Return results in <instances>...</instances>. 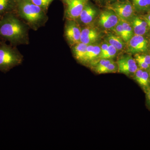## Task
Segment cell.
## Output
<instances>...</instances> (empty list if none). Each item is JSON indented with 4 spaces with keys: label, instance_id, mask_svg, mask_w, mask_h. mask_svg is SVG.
I'll return each mask as SVG.
<instances>
[{
    "label": "cell",
    "instance_id": "5bb4252c",
    "mask_svg": "<svg viewBox=\"0 0 150 150\" xmlns=\"http://www.w3.org/2000/svg\"><path fill=\"white\" fill-rule=\"evenodd\" d=\"M100 51L101 50L100 46L92 45H88L86 64L93 62L96 59L99 58Z\"/></svg>",
    "mask_w": 150,
    "mask_h": 150
},
{
    "label": "cell",
    "instance_id": "7a4b0ae2",
    "mask_svg": "<svg viewBox=\"0 0 150 150\" xmlns=\"http://www.w3.org/2000/svg\"><path fill=\"white\" fill-rule=\"evenodd\" d=\"M19 15L33 26H37L46 18L44 11L30 0H18Z\"/></svg>",
    "mask_w": 150,
    "mask_h": 150
},
{
    "label": "cell",
    "instance_id": "83f0119b",
    "mask_svg": "<svg viewBox=\"0 0 150 150\" xmlns=\"http://www.w3.org/2000/svg\"><path fill=\"white\" fill-rule=\"evenodd\" d=\"M146 93L147 99L149 105H150V89H148L146 90Z\"/></svg>",
    "mask_w": 150,
    "mask_h": 150
},
{
    "label": "cell",
    "instance_id": "4fadbf2b",
    "mask_svg": "<svg viewBox=\"0 0 150 150\" xmlns=\"http://www.w3.org/2000/svg\"><path fill=\"white\" fill-rule=\"evenodd\" d=\"M73 46V54L75 59L81 64H86L88 45L80 42Z\"/></svg>",
    "mask_w": 150,
    "mask_h": 150
},
{
    "label": "cell",
    "instance_id": "d6986e66",
    "mask_svg": "<svg viewBox=\"0 0 150 150\" xmlns=\"http://www.w3.org/2000/svg\"><path fill=\"white\" fill-rule=\"evenodd\" d=\"M113 61L111 59H100L96 66L95 71L98 74H102L105 69L109 64Z\"/></svg>",
    "mask_w": 150,
    "mask_h": 150
},
{
    "label": "cell",
    "instance_id": "e0dca14e",
    "mask_svg": "<svg viewBox=\"0 0 150 150\" xmlns=\"http://www.w3.org/2000/svg\"><path fill=\"white\" fill-rule=\"evenodd\" d=\"M123 31L126 38V42H128L129 40L134 36V33L131 25L129 21L121 20Z\"/></svg>",
    "mask_w": 150,
    "mask_h": 150
},
{
    "label": "cell",
    "instance_id": "4316f807",
    "mask_svg": "<svg viewBox=\"0 0 150 150\" xmlns=\"http://www.w3.org/2000/svg\"><path fill=\"white\" fill-rule=\"evenodd\" d=\"M144 19L147 23L148 26L150 29V13H148L145 16H144Z\"/></svg>",
    "mask_w": 150,
    "mask_h": 150
},
{
    "label": "cell",
    "instance_id": "7402d4cb",
    "mask_svg": "<svg viewBox=\"0 0 150 150\" xmlns=\"http://www.w3.org/2000/svg\"><path fill=\"white\" fill-rule=\"evenodd\" d=\"M112 30L118 36L121 38L124 42H126V36L124 34L122 23L120 20L118 23L115 25V27L112 28Z\"/></svg>",
    "mask_w": 150,
    "mask_h": 150
},
{
    "label": "cell",
    "instance_id": "277c9868",
    "mask_svg": "<svg viewBox=\"0 0 150 150\" xmlns=\"http://www.w3.org/2000/svg\"><path fill=\"white\" fill-rule=\"evenodd\" d=\"M108 9L114 12L120 20L129 21L134 16L135 11L129 0L118 1L109 5Z\"/></svg>",
    "mask_w": 150,
    "mask_h": 150
},
{
    "label": "cell",
    "instance_id": "30bf717a",
    "mask_svg": "<svg viewBox=\"0 0 150 150\" xmlns=\"http://www.w3.org/2000/svg\"><path fill=\"white\" fill-rule=\"evenodd\" d=\"M129 21L135 35H144L147 33L149 27L144 18L134 16Z\"/></svg>",
    "mask_w": 150,
    "mask_h": 150
},
{
    "label": "cell",
    "instance_id": "52a82bcc",
    "mask_svg": "<svg viewBox=\"0 0 150 150\" xmlns=\"http://www.w3.org/2000/svg\"><path fill=\"white\" fill-rule=\"evenodd\" d=\"M89 0H69L66 4L67 5L66 17L68 20H76L79 18L84 8Z\"/></svg>",
    "mask_w": 150,
    "mask_h": 150
},
{
    "label": "cell",
    "instance_id": "ffe728a7",
    "mask_svg": "<svg viewBox=\"0 0 150 150\" xmlns=\"http://www.w3.org/2000/svg\"><path fill=\"white\" fill-rule=\"evenodd\" d=\"M138 83L146 90L149 88L150 85V79L149 75L148 72L146 71H143L142 77Z\"/></svg>",
    "mask_w": 150,
    "mask_h": 150
},
{
    "label": "cell",
    "instance_id": "ac0fdd59",
    "mask_svg": "<svg viewBox=\"0 0 150 150\" xmlns=\"http://www.w3.org/2000/svg\"><path fill=\"white\" fill-rule=\"evenodd\" d=\"M117 50L114 47L109 44L107 50L103 54L100 55V59H111L114 58L116 56Z\"/></svg>",
    "mask_w": 150,
    "mask_h": 150
},
{
    "label": "cell",
    "instance_id": "44dd1931",
    "mask_svg": "<svg viewBox=\"0 0 150 150\" xmlns=\"http://www.w3.org/2000/svg\"><path fill=\"white\" fill-rule=\"evenodd\" d=\"M33 4L39 7L43 10L47 9L51 3L54 0H30Z\"/></svg>",
    "mask_w": 150,
    "mask_h": 150
},
{
    "label": "cell",
    "instance_id": "9a60e30c",
    "mask_svg": "<svg viewBox=\"0 0 150 150\" xmlns=\"http://www.w3.org/2000/svg\"><path fill=\"white\" fill-rule=\"evenodd\" d=\"M135 11L146 12L150 11V0H129Z\"/></svg>",
    "mask_w": 150,
    "mask_h": 150
},
{
    "label": "cell",
    "instance_id": "6da1fadb",
    "mask_svg": "<svg viewBox=\"0 0 150 150\" xmlns=\"http://www.w3.org/2000/svg\"><path fill=\"white\" fill-rule=\"evenodd\" d=\"M27 35L24 25L13 15H6L0 21V35L11 43L23 42Z\"/></svg>",
    "mask_w": 150,
    "mask_h": 150
},
{
    "label": "cell",
    "instance_id": "d4e9b609",
    "mask_svg": "<svg viewBox=\"0 0 150 150\" xmlns=\"http://www.w3.org/2000/svg\"><path fill=\"white\" fill-rule=\"evenodd\" d=\"M134 58L139 59L150 66V55L136 54L134 56Z\"/></svg>",
    "mask_w": 150,
    "mask_h": 150
},
{
    "label": "cell",
    "instance_id": "5b68a950",
    "mask_svg": "<svg viewBox=\"0 0 150 150\" xmlns=\"http://www.w3.org/2000/svg\"><path fill=\"white\" fill-rule=\"evenodd\" d=\"M81 29L75 20H69L65 27V35L71 46L80 42Z\"/></svg>",
    "mask_w": 150,
    "mask_h": 150
},
{
    "label": "cell",
    "instance_id": "8fae6325",
    "mask_svg": "<svg viewBox=\"0 0 150 150\" xmlns=\"http://www.w3.org/2000/svg\"><path fill=\"white\" fill-rule=\"evenodd\" d=\"M99 38V34L94 28L86 27L81 29L80 42L86 45L95 43Z\"/></svg>",
    "mask_w": 150,
    "mask_h": 150
},
{
    "label": "cell",
    "instance_id": "7c38bea8",
    "mask_svg": "<svg viewBox=\"0 0 150 150\" xmlns=\"http://www.w3.org/2000/svg\"><path fill=\"white\" fill-rule=\"evenodd\" d=\"M96 15V10L88 2L84 8L79 18L83 24H89L93 21Z\"/></svg>",
    "mask_w": 150,
    "mask_h": 150
},
{
    "label": "cell",
    "instance_id": "f546056e",
    "mask_svg": "<svg viewBox=\"0 0 150 150\" xmlns=\"http://www.w3.org/2000/svg\"><path fill=\"white\" fill-rule=\"evenodd\" d=\"M149 77H150V70H149Z\"/></svg>",
    "mask_w": 150,
    "mask_h": 150
},
{
    "label": "cell",
    "instance_id": "2e32d148",
    "mask_svg": "<svg viewBox=\"0 0 150 150\" xmlns=\"http://www.w3.org/2000/svg\"><path fill=\"white\" fill-rule=\"evenodd\" d=\"M106 41L110 45L114 46L117 51L122 50L124 47V41L120 36L112 33H109L106 37Z\"/></svg>",
    "mask_w": 150,
    "mask_h": 150
},
{
    "label": "cell",
    "instance_id": "f1b7e54d",
    "mask_svg": "<svg viewBox=\"0 0 150 150\" xmlns=\"http://www.w3.org/2000/svg\"><path fill=\"white\" fill-rule=\"evenodd\" d=\"M69 1V0H64V1L65 2L67 3V1Z\"/></svg>",
    "mask_w": 150,
    "mask_h": 150
},
{
    "label": "cell",
    "instance_id": "8992f818",
    "mask_svg": "<svg viewBox=\"0 0 150 150\" xmlns=\"http://www.w3.org/2000/svg\"><path fill=\"white\" fill-rule=\"evenodd\" d=\"M118 72L129 76L134 75L138 69L137 63L131 55H126L118 59L117 62Z\"/></svg>",
    "mask_w": 150,
    "mask_h": 150
},
{
    "label": "cell",
    "instance_id": "484cf974",
    "mask_svg": "<svg viewBox=\"0 0 150 150\" xmlns=\"http://www.w3.org/2000/svg\"><path fill=\"white\" fill-rule=\"evenodd\" d=\"M134 59H135L137 64H138L139 67H140V69H142L146 70L150 68V65L146 64V63L142 61V60L137 59V58H134Z\"/></svg>",
    "mask_w": 150,
    "mask_h": 150
},
{
    "label": "cell",
    "instance_id": "603a6c76",
    "mask_svg": "<svg viewBox=\"0 0 150 150\" xmlns=\"http://www.w3.org/2000/svg\"><path fill=\"white\" fill-rule=\"evenodd\" d=\"M11 0H0V13H3L10 8Z\"/></svg>",
    "mask_w": 150,
    "mask_h": 150
},
{
    "label": "cell",
    "instance_id": "ba28073f",
    "mask_svg": "<svg viewBox=\"0 0 150 150\" xmlns=\"http://www.w3.org/2000/svg\"><path fill=\"white\" fill-rule=\"evenodd\" d=\"M128 43V51L131 54L144 53L149 48V42L144 35H134Z\"/></svg>",
    "mask_w": 150,
    "mask_h": 150
},
{
    "label": "cell",
    "instance_id": "3957f363",
    "mask_svg": "<svg viewBox=\"0 0 150 150\" xmlns=\"http://www.w3.org/2000/svg\"><path fill=\"white\" fill-rule=\"evenodd\" d=\"M23 56L15 49L7 46L0 47V71H8L14 67L20 64Z\"/></svg>",
    "mask_w": 150,
    "mask_h": 150
},
{
    "label": "cell",
    "instance_id": "9c48e42d",
    "mask_svg": "<svg viewBox=\"0 0 150 150\" xmlns=\"http://www.w3.org/2000/svg\"><path fill=\"white\" fill-rule=\"evenodd\" d=\"M120 21L116 14L110 10L102 12L99 17L98 23L101 27L106 29H112Z\"/></svg>",
    "mask_w": 150,
    "mask_h": 150
},
{
    "label": "cell",
    "instance_id": "cb8c5ba5",
    "mask_svg": "<svg viewBox=\"0 0 150 150\" xmlns=\"http://www.w3.org/2000/svg\"><path fill=\"white\" fill-rule=\"evenodd\" d=\"M118 71V65L114 62L109 64L103 71L102 74L115 73Z\"/></svg>",
    "mask_w": 150,
    "mask_h": 150
}]
</instances>
